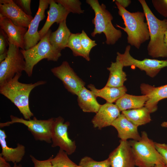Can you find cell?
Listing matches in <instances>:
<instances>
[{
	"mask_svg": "<svg viewBox=\"0 0 167 167\" xmlns=\"http://www.w3.org/2000/svg\"><path fill=\"white\" fill-rule=\"evenodd\" d=\"M15 2L19 8L26 14L32 16L31 9V0H15Z\"/></svg>",
	"mask_w": 167,
	"mask_h": 167,
	"instance_id": "33",
	"label": "cell"
},
{
	"mask_svg": "<svg viewBox=\"0 0 167 167\" xmlns=\"http://www.w3.org/2000/svg\"><path fill=\"white\" fill-rule=\"evenodd\" d=\"M76 167H82L80 166L79 165H77Z\"/></svg>",
	"mask_w": 167,
	"mask_h": 167,
	"instance_id": "44",
	"label": "cell"
},
{
	"mask_svg": "<svg viewBox=\"0 0 167 167\" xmlns=\"http://www.w3.org/2000/svg\"><path fill=\"white\" fill-rule=\"evenodd\" d=\"M79 165L82 167H111L108 158L104 161H98L88 156L82 158L80 160Z\"/></svg>",
	"mask_w": 167,
	"mask_h": 167,
	"instance_id": "30",
	"label": "cell"
},
{
	"mask_svg": "<svg viewBox=\"0 0 167 167\" xmlns=\"http://www.w3.org/2000/svg\"><path fill=\"white\" fill-rule=\"evenodd\" d=\"M0 15L9 19L15 25L27 28L33 18L24 13L13 0H0Z\"/></svg>",
	"mask_w": 167,
	"mask_h": 167,
	"instance_id": "13",
	"label": "cell"
},
{
	"mask_svg": "<svg viewBox=\"0 0 167 167\" xmlns=\"http://www.w3.org/2000/svg\"><path fill=\"white\" fill-rule=\"evenodd\" d=\"M49 5L46 22L41 30L38 31L40 40L48 32L53 24L55 22L59 24L66 20L70 13L61 4L56 2L54 0H49Z\"/></svg>",
	"mask_w": 167,
	"mask_h": 167,
	"instance_id": "18",
	"label": "cell"
},
{
	"mask_svg": "<svg viewBox=\"0 0 167 167\" xmlns=\"http://www.w3.org/2000/svg\"><path fill=\"white\" fill-rule=\"evenodd\" d=\"M0 27L6 34L9 43L25 49L24 39L27 28L15 25L9 19L1 15Z\"/></svg>",
	"mask_w": 167,
	"mask_h": 167,
	"instance_id": "16",
	"label": "cell"
},
{
	"mask_svg": "<svg viewBox=\"0 0 167 167\" xmlns=\"http://www.w3.org/2000/svg\"><path fill=\"white\" fill-rule=\"evenodd\" d=\"M161 126L163 127L167 128V121L162 122L161 124Z\"/></svg>",
	"mask_w": 167,
	"mask_h": 167,
	"instance_id": "42",
	"label": "cell"
},
{
	"mask_svg": "<svg viewBox=\"0 0 167 167\" xmlns=\"http://www.w3.org/2000/svg\"><path fill=\"white\" fill-rule=\"evenodd\" d=\"M164 42L167 49V29L165 33L164 36Z\"/></svg>",
	"mask_w": 167,
	"mask_h": 167,
	"instance_id": "40",
	"label": "cell"
},
{
	"mask_svg": "<svg viewBox=\"0 0 167 167\" xmlns=\"http://www.w3.org/2000/svg\"><path fill=\"white\" fill-rule=\"evenodd\" d=\"M126 118L139 126L149 123L152 120L150 112L144 106L138 109L127 110L122 112Z\"/></svg>",
	"mask_w": 167,
	"mask_h": 167,
	"instance_id": "26",
	"label": "cell"
},
{
	"mask_svg": "<svg viewBox=\"0 0 167 167\" xmlns=\"http://www.w3.org/2000/svg\"><path fill=\"white\" fill-rule=\"evenodd\" d=\"M71 33L67 27L65 20L59 24L57 30L51 33L49 37L50 44L55 49L61 51L66 47Z\"/></svg>",
	"mask_w": 167,
	"mask_h": 167,
	"instance_id": "23",
	"label": "cell"
},
{
	"mask_svg": "<svg viewBox=\"0 0 167 167\" xmlns=\"http://www.w3.org/2000/svg\"><path fill=\"white\" fill-rule=\"evenodd\" d=\"M7 52L8 50L3 53L0 54V63L3 61L6 58L7 56Z\"/></svg>",
	"mask_w": 167,
	"mask_h": 167,
	"instance_id": "39",
	"label": "cell"
},
{
	"mask_svg": "<svg viewBox=\"0 0 167 167\" xmlns=\"http://www.w3.org/2000/svg\"><path fill=\"white\" fill-rule=\"evenodd\" d=\"M64 151L60 149L56 156L53 157L51 162L53 167H76L77 165L68 157Z\"/></svg>",
	"mask_w": 167,
	"mask_h": 167,
	"instance_id": "28",
	"label": "cell"
},
{
	"mask_svg": "<svg viewBox=\"0 0 167 167\" xmlns=\"http://www.w3.org/2000/svg\"><path fill=\"white\" fill-rule=\"evenodd\" d=\"M55 1L61 4L70 13L80 14L84 11L82 10L81 3L79 0H55Z\"/></svg>",
	"mask_w": 167,
	"mask_h": 167,
	"instance_id": "29",
	"label": "cell"
},
{
	"mask_svg": "<svg viewBox=\"0 0 167 167\" xmlns=\"http://www.w3.org/2000/svg\"><path fill=\"white\" fill-rule=\"evenodd\" d=\"M96 97H101L106 101V102H115L120 98L126 93L127 89L124 86L119 87H110L105 86L101 89L96 88L94 85L90 84L88 85Z\"/></svg>",
	"mask_w": 167,
	"mask_h": 167,
	"instance_id": "21",
	"label": "cell"
},
{
	"mask_svg": "<svg viewBox=\"0 0 167 167\" xmlns=\"http://www.w3.org/2000/svg\"><path fill=\"white\" fill-rule=\"evenodd\" d=\"M51 71L62 81L65 88L73 95H77L84 87L85 82L77 75L66 61H63L59 66L51 68Z\"/></svg>",
	"mask_w": 167,
	"mask_h": 167,
	"instance_id": "11",
	"label": "cell"
},
{
	"mask_svg": "<svg viewBox=\"0 0 167 167\" xmlns=\"http://www.w3.org/2000/svg\"><path fill=\"white\" fill-rule=\"evenodd\" d=\"M148 100V97L145 95L135 96L126 93L116 101L115 104L122 112L142 107Z\"/></svg>",
	"mask_w": 167,
	"mask_h": 167,
	"instance_id": "25",
	"label": "cell"
},
{
	"mask_svg": "<svg viewBox=\"0 0 167 167\" xmlns=\"http://www.w3.org/2000/svg\"><path fill=\"white\" fill-rule=\"evenodd\" d=\"M11 121L0 123L2 128L15 123L22 124L28 127L35 139L50 143H52V130L54 118H51L47 120H39L34 117L32 119L26 120L22 118L11 115Z\"/></svg>",
	"mask_w": 167,
	"mask_h": 167,
	"instance_id": "7",
	"label": "cell"
},
{
	"mask_svg": "<svg viewBox=\"0 0 167 167\" xmlns=\"http://www.w3.org/2000/svg\"><path fill=\"white\" fill-rule=\"evenodd\" d=\"M155 10L163 16L167 17V0H152Z\"/></svg>",
	"mask_w": 167,
	"mask_h": 167,
	"instance_id": "32",
	"label": "cell"
},
{
	"mask_svg": "<svg viewBox=\"0 0 167 167\" xmlns=\"http://www.w3.org/2000/svg\"><path fill=\"white\" fill-rule=\"evenodd\" d=\"M121 111L115 105L106 102L101 105L92 120L93 127L99 129L111 126L120 115Z\"/></svg>",
	"mask_w": 167,
	"mask_h": 167,
	"instance_id": "15",
	"label": "cell"
},
{
	"mask_svg": "<svg viewBox=\"0 0 167 167\" xmlns=\"http://www.w3.org/2000/svg\"><path fill=\"white\" fill-rule=\"evenodd\" d=\"M140 89L142 94L148 97L144 106L151 113L157 110V104L160 101L167 98V84L155 87L148 84L142 83L140 85Z\"/></svg>",
	"mask_w": 167,
	"mask_h": 167,
	"instance_id": "17",
	"label": "cell"
},
{
	"mask_svg": "<svg viewBox=\"0 0 167 167\" xmlns=\"http://www.w3.org/2000/svg\"><path fill=\"white\" fill-rule=\"evenodd\" d=\"M30 156L34 164V167H53L51 162L53 156L42 161L37 160L32 155H30Z\"/></svg>",
	"mask_w": 167,
	"mask_h": 167,
	"instance_id": "34",
	"label": "cell"
},
{
	"mask_svg": "<svg viewBox=\"0 0 167 167\" xmlns=\"http://www.w3.org/2000/svg\"><path fill=\"white\" fill-rule=\"evenodd\" d=\"M156 148L163 158L167 166V144L155 142Z\"/></svg>",
	"mask_w": 167,
	"mask_h": 167,
	"instance_id": "36",
	"label": "cell"
},
{
	"mask_svg": "<svg viewBox=\"0 0 167 167\" xmlns=\"http://www.w3.org/2000/svg\"><path fill=\"white\" fill-rule=\"evenodd\" d=\"M138 141H129L138 167H153L158 164L165 165V161L156 149L155 142L150 139L146 132L142 131Z\"/></svg>",
	"mask_w": 167,
	"mask_h": 167,
	"instance_id": "6",
	"label": "cell"
},
{
	"mask_svg": "<svg viewBox=\"0 0 167 167\" xmlns=\"http://www.w3.org/2000/svg\"><path fill=\"white\" fill-rule=\"evenodd\" d=\"M115 3L118 9V15L124 21L125 28L116 25L127 35V43L139 49L141 45L150 39L148 27L144 22L145 17L143 12L137 11L131 12L122 7L118 2Z\"/></svg>",
	"mask_w": 167,
	"mask_h": 167,
	"instance_id": "2",
	"label": "cell"
},
{
	"mask_svg": "<svg viewBox=\"0 0 167 167\" xmlns=\"http://www.w3.org/2000/svg\"><path fill=\"white\" fill-rule=\"evenodd\" d=\"M148 24L150 40L147 46L148 55L153 58L167 57V49L164 42L167 29V19L161 20L152 12L145 0H139Z\"/></svg>",
	"mask_w": 167,
	"mask_h": 167,
	"instance_id": "3",
	"label": "cell"
},
{
	"mask_svg": "<svg viewBox=\"0 0 167 167\" xmlns=\"http://www.w3.org/2000/svg\"><path fill=\"white\" fill-rule=\"evenodd\" d=\"M111 126L117 130L118 137L122 141H127L129 139L138 141L141 138L138 126L129 121L122 113L113 122Z\"/></svg>",
	"mask_w": 167,
	"mask_h": 167,
	"instance_id": "19",
	"label": "cell"
},
{
	"mask_svg": "<svg viewBox=\"0 0 167 167\" xmlns=\"http://www.w3.org/2000/svg\"><path fill=\"white\" fill-rule=\"evenodd\" d=\"M12 167H22V166L20 164L17 165V163H15L14 164V165Z\"/></svg>",
	"mask_w": 167,
	"mask_h": 167,
	"instance_id": "43",
	"label": "cell"
},
{
	"mask_svg": "<svg viewBox=\"0 0 167 167\" xmlns=\"http://www.w3.org/2000/svg\"><path fill=\"white\" fill-rule=\"evenodd\" d=\"M51 32L49 29L40 41L32 48L27 50L20 49L25 62L24 71L28 77L32 76L34 66L41 60L46 59L48 61L56 62L61 56V51L50 44L49 37Z\"/></svg>",
	"mask_w": 167,
	"mask_h": 167,
	"instance_id": "5",
	"label": "cell"
},
{
	"mask_svg": "<svg viewBox=\"0 0 167 167\" xmlns=\"http://www.w3.org/2000/svg\"><path fill=\"white\" fill-rule=\"evenodd\" d=\"M86 2L90 5L94 11L95 17L92 20L94 25L93 31L91 33L92 37L97 34L104 33L106 37L105 42L108 45H114L122 36L121 31L116 29L112 21L113 17L106 9L104 4L100 5L97 0H87Z\"/></svg>",
	"mask_w": 167,
	"mask_h": 167,
	"instance_id": "4",
	"label": "cell"
},
{
	"mask_svg": "<svg viewBox=\"0 0 167 167\" xmlns=\"http://www.w3.org/2000/svg\"><path fill=\"white\" fill-rule=\"evenodd\" d=\"M115 1L118 2L125 9H126L130 4L131 2L130 0H116Z\"/></svg>",
	"mask_w": 167,
	"mask_h": 167,
	"instance_id": "37",
	"label": "cell"
},
{
	"mask_svg": "<svg viewBox=\"0 0 167 167\" xmlns=\"http://www.w3.org/2000/svg\"><path fill=\"white\" fill-rule=\"evenodd\" d=\"M49 5V0H40L38 10L31 21L24 37L25 50L29 49L36 45L40 40L38 31L40 22L45 17V10Z\"/></svg>",
	"mask_w": 167,
	"mask_h": 167,
	"instance_id": "12",
	"label": "cell"
},
{
	"mask_svg": "<svg viewBox=\"0 0 167 167\" xmlns=\"http://www.w3.org/2000/svg\"><path fill=\"white\" fill-rule=\"evenodd\" d=\"M69 125V122H64V118L59 116L55 118L52 130L51 146L59 147L68 155L73 153L76 149L75 141L68 136L67 130Z\"/></svg>",
	"mask_w": 167,
	"mask_h": 167,
	"instance_id": "10",
	"label": "cell"
},
{
	"mask_svg": "<svg viewBox=\"0 0 167 167\" xmlns=\"http://www.w3.org/2000/svg\"><path fill=\"white\" fill-rule=\"evenodd\" d=\"M80 39L83 49L87 55L89 56L92 49L97 45L95 41L91 39L84 30L80 33Z\"/></svg>",
	"mask_w": 167,
	"mask_h": 167,
	"instance_id": "31",
	"label": "cell"
},
{
	"mask_svg": "<svg viewBox=\"0 0 167 167\" xmlns=\"http://www.w3.org/2000/svg\"><path fill=\"white\" fill-rule=\"evenodd\" d=\"M6 135L5 131L0 129V144L2 152L0 153L7 162H11L14 164L20 162L23 159L25 152L24 146L19 143L15 148L8 147L6 141Z\"/></svg>",
	"mask_w": 167,
	"mask_h": 167,
	"instance_id": "20",
	"label": "cell"
},
{
	"mask_svg": "<svg viewBox=\"0 0 167 167\" xmlns=\"http://www.w3.org/2000/svg\"><path fill=\"white\" fill-rule=\"evenodd\" d=\"M0 167H12L9 163L0 154Z\"/></svg>",
	"mask_w": 167,
	"mask_h": 167,
	"instance_id": "38",
	"label": "cell"
},
{
	"mask_svg": "<svg viewBox=\"0 0 167 167\" xmlns=\"http://www.w3.org/2000/svg\"><path fill=\"white\" fill-rule=\"evenodd\" d=\"M153 167H167L165 165L158 164L155 165Z\"/></svg>",
	"mask_w": 167,
	"mask_h": 167,
	"instance_id": "41",
	"label": "cell"
},
{
	"mask_svg": "<svg viewBox=\"0 0 167 167\" xmlns=\"http://www.w3.org/2000/svg\"><path fill=\"white\" fill-rule=\"evenodd\" d=\"M111 167H135V159L129 141L120 140L108 158Z\"/></svg>",
	"mask_w": 167,
	"mask_h": 167,
	"instance_id": "14",
	"label": "cell"
},
{
	"mask_svg": "<svg viewBox=\"0 0 167 167\" xmlns=\"http://www.w3.org/2000/svg\"><path fill=\"white\" fill-rule=\"evenodd\" d=\"M77 96L78 105L84 112L96 113L101 105L97 102L93 92L85 87L79 91Z\"/></svg>",
	"mask_w": 167,
	"mask_h": 167,
	"instance_id": "22",
	"label": "cell"
},
{
	"mask_svg": "<svg viewBox=\"0 0 167 167\" xmlns=\"http://www.w3.org/2000/svg\"><path fill=\"white\" fill-rule=\"evenodd\" d=\"M80 33H71L66 47L69 48L72 50L74 56L82 57L87 61H89L90 59L89 56L84 50L81 45L80 39Z\"/></svg>",
	"mask_w": 167,
	"mask_h": 167,
	"instance_id": "27",
	"label": "cell"
},
{
	"mask_svg": "<svg viewBox=\"0 0 167 167\" xmlns=\"http://www.w3.org/2000/svg\"><path fill=\"white\" fill-rule=\"evenodd\" d=\"M131 45H127L123 54L117 53L116 58L121 61L124 66H134L144 71L147 75L153 78L163 68L167 67V59L159 60L156 59L145 58L140 60L133 57L130 53Z\"/></svg>",
	"mask_w": 167,
	"mask_h": 167,
	"instance_id": "9",
	"label": "cell"
},
{
	"mask_svg": "<svg viewBox=\"0 0 167 167\" xmlns=\"http://www.w3.org/2000/svg\"><path fill=\"white\" fill-rule=\"evenodd\" d=\"M7 56L0 63V85L9 81L25 70V62L19 48L8 44Z\"/></svg>",
	"mask_w": 167,
	"mask_h": 167,
	"instance_id": "8",
	"label": "cell"
},
{
	"mask_svg": "<svg viewBox=\"0 0 167 167\" xmlns=\"http://www.w3.org/2000/svg\"><path fill=\"white\" fill-rule=\"evenodd\" d=\"M21 75L22 74H17L9 81L0 85V93L17 107L24 119L30 120L34 116L29 107L30 94L35 87L45 84L46 82L40 80L34 83H22L19 81Z\"/></svg>",
	"mask_w": 167,
	"mask_h": 167,
	"instance_id": "1",
	"label": "cell"
},
{
	"mask_svg": "<svg viewBox=\"0 0 167 167\" xmlns=\"http://www.w3.org/2000/svg\"><path fill=\"white\" fill-rule=\"evenodd\" d=\"M9 42L7 36L5 32L2 29H0V54L8 50L6 47L8 45Z\"/></svg>",
	"mask_w": 167,
	"mask_h": 167,
	"instance_id": "35",
	"label": "cell"
},
{
	"mask_svg": "<svg viewBox=\"0 0 167 167\" xmlns=\"http://www.w3.org/2000/svg\"><path fill=\"white\" fill-rule=\"evenodd\" d=\"M124 67L122 62L117 58L115 62H111L110 67L107 68L109 75L105 86L114 87L124 86L127 78L126 75L123 70Z\"/></svg>",
	"mask_w": 167,
	"mask_h": 167,
	"instance_id": "24",
	"label": "cell"
}]
</instances>
